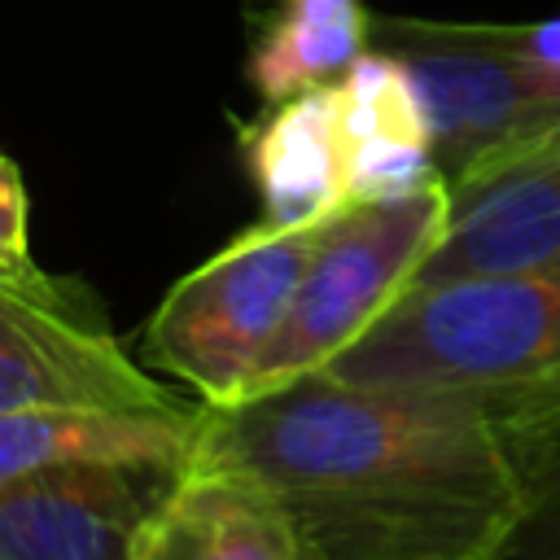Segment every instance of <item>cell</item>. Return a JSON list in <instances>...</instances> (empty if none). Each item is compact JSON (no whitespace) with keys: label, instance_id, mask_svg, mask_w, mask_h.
I'll return each instance as SVG.
<instances>
[{"label":"cell","instance_id":"6da1fadb","mask_svg":"<svg viewBox=\"0 0 560 560\" xmlns=\"http://www.w3.org/2000/svg\"><path fill=\"white\" fill-rule=\"evenodd\" d=\"M188 464L258 486L311 560H486L516 512L486 402L328 372L197 407Z\"/></svg>","mask_w":560,"mask_h":560},{"label":"cell","instance_id":"7a4b0ae2","mask_svg":"<svg viewBox=\"0 0 560 560\" xmlns=\"http://www.w3.org/2000/svg\"><path fill=\"white\" fill-rule=\"evenodd\" d=\"M324 372L372 389L468 394L503 416L560 385V262L402 289Z\"/></svg>","mask_w":560,"mask_h":560},{"label":"cell","instance_id":"3957f363","mask_svg":"<svg viewBox=\"0 0 560 560\" xmlns=\"http://www.w3.org/2000/svg\"><path fill=\"white\" fill-rule=\"evenodd\" d=\"M446 214V179L416 192L341 206L324 223L293 306L241 398L267 394L306 372H324L341 350H350L402 298L416 267L442 236Z\"/></svg>","mask_w":560,"mask_h":560},{"label":"cell","instance_id":"277c9868","mask_svg":"<svg viewBox=\"0 0 560 560\" xmlns=\"http://www.w3.org/2000/svg\"><path fill=\"white\" fill-rule=\"evenodd\" d=\"M420 96L438 171L464 192L525 153L560 144V105L534 88L516 57V26H381Z\"/></svg>","mask_w":560,"mask_h":560},{"label":"cell","instance_id":"5b68a950","mask_svg":"<svg viewBox=\"0 0 560 560\" xmlns=\"http://www.w3.org/2000/svg\"><path fill=\"white\" fill-rule=\"evenodd\" d=\"M324 223H258L192 267L158 302L144 346L166 372L201 394V407H228L245 394L258 359L293 306Z\"/></svg>","mask_w":560,"mask_h":560},{"label":"cell","instance_id":"8992f818","mask_svg":"<svg viewBox=\"0 0 560 560\" xmlns=\"http://www.w3.org/2000/svg\"><path fill=\"white\" fill-rule=\"evenodd\" d=\"M175 464H83L0 490V560H136Z\"/></svg>","mask_w":560,"mask_h":560},{"label":"cell","instance_id":"52a82bcc","mask_svg":"<svg viewBox=\"0 0 560 560\" xmlns=\"http://www.w3.org/2000/svg\"><path fill=\"white\" fill-rule=\"evenodd\" d=\"M26 407L188 411L96 319L0 293V416Z\"/></svg>","mask_w":560,"mask_h":560},{"label":"cell","instance_id":"ba28073f","mask_svg":"<svg viewBox=\"0 0 560 560\" xmlns=\"http://www.w3.org/2000/svg\"><path fill=\"white\" fill-rule=\"evenodd\" d=\"M560 262V144L451 192V214L407 289Z\"/></svg>","mask_w":560,"mask_h":560},{"label":"cell","instance_id":"9c48e42d","mask_svg":"<svg viewBox=\"0 0 560 560\" xmlns=\"http://www.w3.org/2000/svg\"><path fill=\"white\" fill-rule=\"evenodd\" d=\"M192 411L26 407L0 416V490L83 464H175L192 455Z\"/></svg>","mask_w":560,"mask_h":560},{"label":"cell","instance_id":"30bf717a","mask_svg":"<svg viewBox=\"0 0 560 560\" xmlns=\"http://www.w3.org/2000/svg\"><path fill=\"white\" fill-rule=\"evenodd\" d=\"M337 118L346 144V206L442 179L420 96L394 52H363L337 79Z\"/></svg>","mask_w":560,"mask_h":560},{"label":"cell","instance_id":"8fae6325","mask_svg":"<svg viewBox=\"0 0 560 560\" xmlns=\"http://www.w3.org/2000/svg\"><path fill=\"white\" fill-rule=\"evenodd\" d=\"M136 560H311L284 512L249 481L184 468L140 529Z\"/></svg>","mask_w":560,"mask_h":560},{"label":"cell","instance_id":"7c38bea8","mask_svg":"<svg viewBox=\"0 0 560 560\" xmlns=\"http://www.w3.org/2000/svg\"><path fill=\"white\" fill-rule=\"evenodd\" d=\"M245 166L262 197V223L306 228L346 206V144L337 83L280 101L249 136Z\"/></svg>","mask_w":560,"mask_h":560},{"label":"cell","instance_id":"4fadbf2b","mask_svg":"<svg viewBox=\"0 0 560 560\" xmlns=\"http://www.w3.org/2000/svg\"><path fill=\"white\" fill-rule=\"evenodd\" d=\"M368 44L359 0H280L249 52V79L267 101L337 83Z\"/></svg>","mask_w":560,"mask_h":560},{"label":"cell","instance_id":"5bb4252c","mask_svg":"<svg viewBox=\"0 0 560 560\" xmlns=\"http://www.w3.org/2000/svg\"><path fill=\"white\" fill-rule=\"evenodd\" d=\"M516 512L486 560H560V385L499 416Z\"/></svg>","mask_w":560,"mask_h":560},{"label":"cell","instance_id":"9a60e30c","mask_svg":"<svg viewBox=\"0 0 560 560\" xmlns=\"http://www.w3.org/2000/svg\"><path fill=\"white\" fill-rule=\"evenodd\" d=\"M0 293L35 298V302L61 306V311L83 315V319H88V315H96L92 293H83V289L66 284V280H57V276H48V271H39V267H18V262H9V258H0Z\"/></svg>","mask_w":560,"mask_h":560},{"label":"cell","instance_id":"2e32d148","mask_svg":"<svg viewBox=\"0 0 560 560\" xmlns=\"http://www.w3.org/2000/svg\"><path fill=\"white\" fill-rule=\"evenodd\" d=\"M0 258L18 267H35L31 241H26V184L13 158L0 153Z\"/></svg>","mask_w":560,"mask_h":560}]
</instances>
